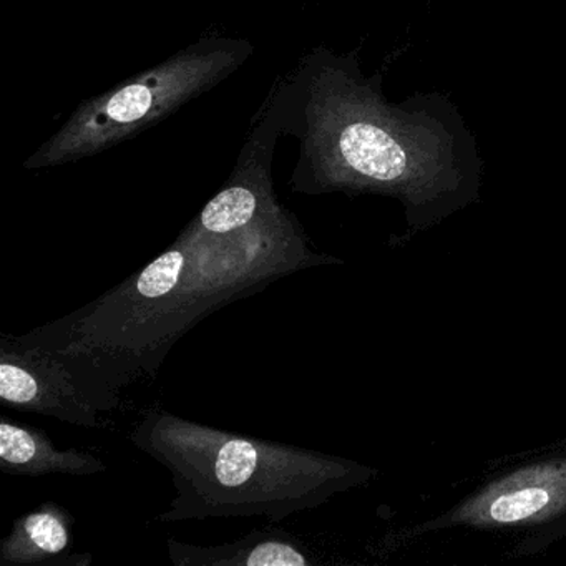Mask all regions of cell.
<instances>
[{
	"mask_svg": "<svg viewBox=\"0 0 566 566\" xmlns=\"http://www.w3.org/2000/svg\"><path fill=\"white\" fill-rule=\"evenodd\" d=\"M0 470L15 476H92L107 472V465L84 450L57 449L44 430L4 417L0 422Z\"/></svg>",
	"mask_w": 566,
	"mask_h": 566,
	"instance_id": "9c48e42d",
	"label": "cell"
},
{
	"mask_svg": "<svg viewBox=\"0 0 566 566\" xmlns=\"http://www.w3.org/2000/svg\"><path fill=\"white\" fill-rule=\"evenodd\" d=\"M168 556L177 566H314L306 543L281 526L264 525L243 538L217 546H198L168 538Z\"/></svg>",
	"mask_w": 566,
	"mask_h": 566,
	"instance_id": "52a82bcc",
	"label": "cell"
},
{
	"mask_svg": "<svg viewBox=\"0 0 566 566\" xmlns=\"http://www.w3.org/2000/svg\"><path fill=\"white\" fill-rule=\"evenodd\" d=\"M0 399L21 412L42 413L88 429L104 427L101 410L78 389L57 357L8 334L0 337Z\"/></svg>",
	"mask_w": 566,
	"mask_h": 566,
	"instance_id": "5b68a950",
	"label": "cell"
},
{
	"mask_svg": "<svg viewBox=\"0 0 566 566\" xmlns=\"http://www.w3.org/2000/svg\"><path fill=\"white\" fill-rule=\"evenodd\" d=\"M132 443L170 472L175 496L157 522L268 516L280 522L366 482L373 470L150 409Z\"/></svg>",
	"mask_w": 566,
	"mask_h": 566,
	"instance_id": "3957f363",
	"label": "cell"
},
{
	"mask_svg": "<svg viewBox=\"0 0 566 566\" xmlns=\"http://www.w3.org/2000/svg\"><path fill=\"white\" fill-rule=\"evenodd\" d=\"M268 104L300 142L294 193H379L422 208L476 178L472 135L440 97L394 105L353 54L314 48L274 82Z\"/></svg>",
	"mask_w": 566,
	"mask_h": 566,
	"instance_id": "7a4b0ae2",
	"label": "cell"
},
{
	"mask_svg": "<svg viewBox=\"0 0 566 566\" xmlns=\"http://www.w3.org/2000/svg\"><path fill=\"white\" fill-rule=\"evenodd\" d=\"M253 54V42L247 39H200L111 91L82 102L24 167H62L112 150L223 84Z\"/></svg>",
	"mask_w": 566,
	"mask_h": 566,
	"instance_id": "277c9868",
	"label": "cell"
},
{
	"mask_svg": "<svg viewBox=\"0 0 566 566\" xmlns=\"http://www.w3.org/2000/svg\"><path fill=\"white\" fill-rule=\"evenodd\" d=\"M566 510V459L535 463L476 493L452 515L480 528L533 525Z\"/></svg>",
	"mask_w": 566,
	"mask_h": 566,
	"instance_id": "8992f818",
	"label": "cell"
},
{
	"mask_svg": "<svg viewBox=\"0 0 566 566\" xmlns=\"http://www.w3.org/2000/svg\"><path fill=\"white\" fill-rule=\"evenodd\" d=\"M74 516L57 502H44L15 520L11 533L0 542V565L88 566V553L72 555Z\"/></svg>",
	"mask_w": 566,
	"mask_h": 566,
	"instance_id": "ba28073f",
	"label": "cell"
},
{
	"mask_svg": "<svg viewBox=\"0 0 566 566\" xmlns=\"http://www.w3.org/2000/svg\"><path fill=\"white\" fill-rule=\"evenodd\" d=\"M336 263L313 250L284 205L234 231L208 230L193 218L144 270L18 337L57 357L87 399L111 412L122 406L124 390L154 377L171 347L205 317L287 274Z\"/></svg>",
	"mask_w": 566,
	"mask_h": 566,
	"instance_id": "6da1fadb",
	"label": "cell"
}]
</instances>
